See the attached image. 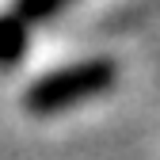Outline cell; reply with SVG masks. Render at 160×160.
Instances as JSON below:
<instances>
[{"label": "cell", "mask_w": 160, "mask_h": 160, "mask_svg": "<svg viewBox=\"0 0 160 160\" xmlns=\"http://www.w3.org/2000/svg\"><path fill=\"white\" fill-rule=\"evenodd\" d=\"M118 80V65L111 57H92V61H76L65 69H53L46 76H38L34 84L23 92V107L31 114H61L84 99H95L114 88Z\"/></svg>", "instance_id": "cell-1"}, {"label": "cell", "mask_w": 160, "mask_h": 160, "mask_svg": "<svg viewBox=\"0 0 160 160\" xmlns=\"http://www.w3.org/2000/svg\"><path fill=\"white\" fill-rule=\"evenodd\" d=\"M31 46V27L23 19H15L12 12L0 15V69H12L23 61V53Z\"/></svg>", "instance_id": "cell-2"}, {"label": "cell", "mask_w": 160, "mask_h": 160, "mask_svg": "<svg viewBox=\"0 0 160 160\" xmlns=\"http://www.w3.org/2000/svg\"><path fill=\"white\" fill-rule=\"evenodd\" d=\"M69 4H72V0H15V4H12V15L23 19L27 27H34V23L53 19L57 12H65Z\"/></svg>", "instance_id": "cell-3"}]
</instances>
